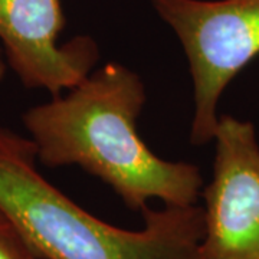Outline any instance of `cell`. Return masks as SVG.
I'll list each match as a JSON object with an SVG mask.
<instances>
[{"mask_svg": "<svg viewBox=\"0 0 259 259\" xmlns=\"http://www.w3.org/2000/svg\"><path fill=\"white\" fill-rule=\"evenodd\" d=\"M33 141L0 128V207L39 259H203V209H144V226L127 231L87 212L37 170Z\"/></svg>", "mask_w": 259, "mask_h": 259, "instance_id": "obj_2", "label": "cell"}, {"mask_svg": "<svg viewBox=\"0 0 259 259\" xmlns=\"http://www.w3.org/2000/svg\"><path fill=\"white\" fill-rule=\"evenodd\" d=\"M144 83L124 65L110 62L61 97L29 108L23 124L47 167L79 166L111 187L133 210L157 199L193 206L202 192L199 167L168 161L140 139L137 120Z\"/></svg>", "mask_w": 259, "mask_h": 259, "instance_id": "obj_1", "label": "cell"}, {"mask_svg": "<svg viewBox=\"0 0 259 259\" xmlns=\"http://www.w3.org/2000/svg\"><path fill=\"white\" fill-rule=\"evenodd\" d=\"M189 61L194 112L190 141L214 139L218 105L231 81L259 55V0H150Z\"/></svg>", "mask_w": 259, "mask_h": 259, "instance_id": "obj_3", "label": "cell"}, {"mask_svg": "<svg viewBox=\"0 0 259 259\" xmlns=\"http://www.w3.org/2000/svg\"><path fill=\"white\" fill-rule=\"evenodd\" d=\"M5 71H6V62H5V58L2 54V48H0V82L5 76Z\"/></svg>", "mask_w": 259, "mask_h": 259, "instance_id": "obj_7", "label": "cell"}, {"mask_svg": "<svg viewBox=\"0 0 259 259\" xmlns=\"http://www.w3.org/2000/svg\"><path fill=\"white\" fill-rule=\"evenodd\" d=\"M64 26L61 0H0V42L26 88L58 97L91 74L100 58L95 40L76 36L58 45Z\"/></svg>", "mask_w": 259, "mask_h": 259, "instance_id": "obj_5", "label": "cell"}, {"mask_svg": "<svg viewBox=\"0 0 259 259\" xmlns=\"http://www.w3.org/2000/svg\"><path fill=\"white\" fill-rule=\"evenodd\" d=\"M204 199L203 259H259V143L250 121L219 117Z\"/></svg>", "mask_w": 259, "mask_h": 259, "instance_id": "obj_4", "label": "cell"}, {"mask_svg": "<svg viewBox=\"0 0 259 259\" xmlns=\"http://www.w3.org/2000/svg\"><path fill=\"white\" fill-rule=\"evenodd\" d=\"M0 259H39L25 235L0 207Z\"/></svg>", "mask_w": 259, "mask_h": 259, "instance_id": "obj_6", "label": "cell"}]
</instances>
